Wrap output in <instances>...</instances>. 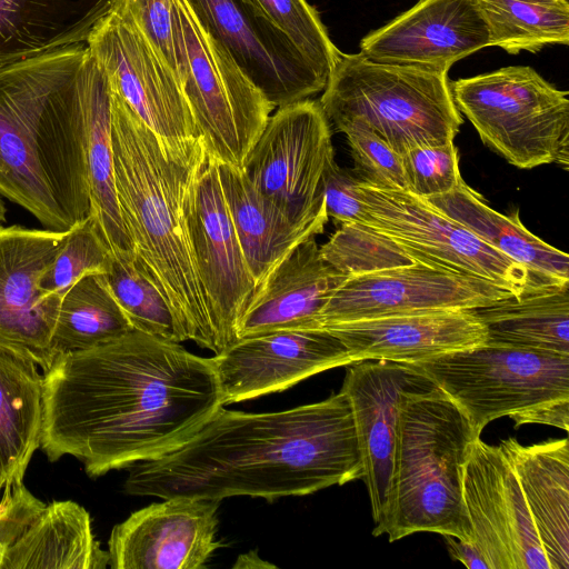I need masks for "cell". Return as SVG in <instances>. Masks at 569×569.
<instances>
[{
	"instance_id": "cell-17",
	"label": "cell",
	"mask_w": 569,
	"mask_h": 569,
	"mask_svg": "<svg viewBox=\"0 0 569 569\" xmlns=\"http://www.w3.org/2000/svg\"><path fill=\"white\" fill-rule=\"evenodd\" d=\"M66 234L0 226V350L43 372L57 359L51 340L61 298L44 297L39 281Z\"/></svg>"
},
{
	"instance_id": "cell-29",
	"label": "cell",
	"mask_w": 569,
	"mask_h": 569,
	"mask_svg": "<svg viewBox=\"0 0 569 569\" xmlns=\"http://www.w3.org/2000/svg\"><path fill=\"white\" fill-rule=\"evenodd\" d=\"M222 191L256 288L295 246L320 234L286 217L241 169L218 163Z\"/></svg>"
},
{
	"instance_id": "cell-22",
	"label": "cell",
	"mask_w": 569,
	"mask_h": 569,
	"mask_svg": "<svg viewBox=\"0 0 569 569\" xmlns=\"http://www.w3.org/2000/svg\"><path fill=\"white\" fill-rule=\"evenodd\" d=\"M491 47L475 0H419L360 41L367 59L448 72L460 59Z\"/></svg>"
},
{
	"instance_id": "cell-33",
	"label": "cell",
	"mask_w": 569,
	"mask_h": 569,
	"mask_svg": "<svg viewBox=\"0 0 569 569\" xmlns=\"http://www.w3.org/2000/svg\"><path fill=\"white\" fill-rule=\"evenodd\" d=\"M491 46L511 54L569 43L568 0H475Z\"/></svg>"
},
{
	"instance_id": "cell-21",
	"label": "cell",
	"mask_w": 569,
	"mask_h": 569,
	"mask_svg": "<svg viewBox=\"0 0 569 569\" xmlns=\"http://www.w3.org/2000/svg\"><path fill=\"white\" fill-rule=\"evenodd\" d=\"M347 370L342 390L351 402L372 518H383L391 485L402 396L436 387L417 366L385 360L358 361Z\"/></svg>"
},
{
	"instance_id": "cell-38",
	"label": "cell",
	"mask_w": 569,
	"mask_h": 569,
	"mask_svg": "<svg viewBox=\"0 0 569 569\" xmlns=\"http://www.w3.org/2000/svg\"><path fill=\"white\" fill-rule=\"evenodd\" d=\"M345 133L355 163L353 172L363 182L407 190L401 156L371 129L358 122L335 128Z\"/></svg>"
},
{
	"instance_id": "cell-34",
	"label": "cell",
	"mask_w": 569,
	"mask_h": 569,
	"mask_svg": "<svg viewBox=\"0 0 569 569\" xmlns=\"http://www.w3.org/2000/svg\"><path fill=\"white\" fill-rule=\"evenodd\" d=\"M109 287L134 330L182 342L172 310L136 251L112 254Z\"/></svg>"
},
{
	"instance_id": "cell-23",
	"label": "cell",
	"mask_w": 569,
	"mask_h": 569,
	"mask_svg": "<svg viewBox=\"0 0 569 569\" xmlns=\"http://www.w3.org/2000/svg\"><path fill=\"white\" fill-rule=\"evenodd\" d=\"M348 348L353 362L385 360L415 365L486 343L473 310L449 309L393 315L323 327Z\"/></svg>"
},
{
	"instance_id": "cell-31",
	"label": "cell",
	"mask_w": 569,
	"mask_h": 569,
	"mask_svg": "<svg viewBox=\"0 0 569 569\" xmlns=\"http://www.w3.org/2000/svg\"><path fill=\"white\" fill-rule=\"evenodd\" d=\"M43 375L30 360L0 350V492L21 483L41 445Z\"/></svg>"
},
{
	"instance_id": "cell-8",
	"label": "cell",
	"mask_w": 569,
	"mask_h": 569,
	"mask_svg": "<svg viewBox=\"0 0 569 569\" xmlns=\"http://www.w3.org/2000/svg\"><path fill=\"white\" fill-rule=\"evenodd\" d=\"M177 73L207 153L241 169L274 107L199 22L187 0H174Z\"/></svg>"
},
{
	"instance_id": "cell-7",
	"label": "cell",
	"mask_w": 569,
	"mask_h": 569,
	"mask_svg": "<svg viewBox=\"0 0 569 569\" xmlns=\"http://www.w3.org/2000/svg\"><path fill=\"white\" fill-rule=\"evenodd\" d=\"M415 366L465 411L479 436L505 416L516 428L569 429V356L486 342Z\"/></svg>"
},
{
	"instance_id": "cell-37",
	"label": "cell",
	"mask_w": 569,
	"mask_h": 569,
	"mask_svg": "<svg viewBox=\"0 0 569 569\" xmlns=\"http://www.w3.org/2000/svg\"><path fill=\"white\" fill-rule=\"evenodd\" d=\"M328 81L342 52L333 44L318 11L308 0H253Z\"/></svg>"
},
{
	"instance_id": "cell-27",
	"label": "cell",
	"mask_w": 569,
	"mask_h": 569,
	"mask_svg": "<svg viewBox=\"0 0 569 569\" xmlns=\"http://www.w3.org/2000/svg\"><path fill=\"white\" fill-rule=\"evenodd\" d=\"M112 0H0V69L86 42Z\"/></svg>"
},
{
	"instance_id": "cell-30",
	"label": "cell",
	"mask_w": 569,
	"mask_h": 569,
	"mask_svg": "<svg viewBox=\"0 0 569 569\" xmlns=\"http://www.w3.org/2000/svg\"><path fill=\"white\" fill-rule=\"evenodd\" d=\"M473 312L487 343L569 356V283L535 287Z\"/></svg>"
},
{
	"instance_id": "cell-16",
	"label": "cell",
	"mask_w": 569,
	"mask_h": 569,
	"mask_svg": "<svg viewBox=\"0 0 569 569\" xmlns=\"http://www.w3.org/2000/svg\"><path fill=\"white\" fill-rule=\"evenodd\" d=\"M204 30L280 108L323 91V79L253 0H187Z\"/></svg>"
},
{
	"instance_id": "cell-42",
	"label": "cell",
	"mask_w": 569,
	"mask_h": 569,
	"mask_svg": "<svg viewBox=\"0 0 569 569\" xmlns=\"http://www.w3.org/2000/svg\"><path fill=\"white\" fill-rule=\"evenodd\" d=\"M448 542L451 556L469 569H488L480 553L469 543L452 536H443Z\"/></svg>"
},
{
	"instance_id": "cell-10",
	"label": "cell",
	"mask_w": 569,
	"mask_h": 569,
	"mask_svg": "<svg viewBox=\"0 0 569 569\" xmlns=\"http://www.w3.org/2000/svg\"><path fill=\"white\" fill-rule=\"evenodd\" d=\"M86 43L163 151L178 163L192 166L204 150L203 142L177 73L146 36L132 22L109 12Z\"/></svg>"
},
{
	"instance_id": "cell-25",
	"label": "cell",
	"mask_w": 569,
	"mask_h": 569,
	"mask_svg": "<svg viewBox=\"0 0 569 569\" xmlns=\"http://www.w3.org/2000/svg\"><path fill=\"white\" fill-rule=\"evenodd\" d=\"M499 447L516 473L550 569H568V439L523 446L508 438Z\"/></svg>"
},
{
	"instance_id": "cell-2",
	"label": "cell",
	"mask_w": 569,
	"mask_h": 569,
	"mask_svg": "<svg viewBox=\"0 0 569 569\" xmlns=\"http://www.w3.org/2000/svg\"><path fill=\"white\" fill-rule=\"evenodd\" d=\"M362 478L358 436L347 393L276 412L221 406L188 440L131 466L132 496L221 501L234 496H305Z\"/></svg>"
},
{
	"instance_id": "cell-9",
	"label": "cell",
	"mask_w": 569,
	"mask_h": 569,
	"mask_svg": "<svg viewBox=\"0 0 569 569\" xmlns=\"http://www.w3.org/2000/svg\"><path fill=\"white\" fill-rule=\"evenodd\" d=\"M455 103L481 141L519 169L569 164L568 91L511 66L456 80Z\"/></svg>"
},
{
	"instance_id": "cell-40",
	"label": "cell",
	"mask_w": 569,
	"mask_h": 569,
	"mask_svg": "<svg viewBox=\"0 0 569 569\" xmlns=\"http://www.w3.org/2000/svg\"><path fill=\"white\" fill-rule=\"evenodd\" d=\"M173 1L112 0L110 12L132 22L177 73L172 37Z\"/></svg>"
},
{
	"instance_id": "cell-6",
	"label": "cell",
	"mask_w": 569,
	"mask_h": 569,
	"mask_svg": "<svg viewBox=\"0 0 569 569\" xmlns=\"http://www.w3.org/2000/svg\"><path fill=\"white\" fill-rule=\"evenodd\" d=\"M335 128L365 124L399 156L453 141L463 122L448 72L341 53L319 101Z\"/></svg>"
},
{
	"instance_id": "cell-26",
	"label": "cell",
	"mask_w": 569,
	"mask_h": 569,
	"mask_svg": "<svg viewBox=\"0 0 569 569\" xmlns=\"http://www.w3.org/2000/svg\"><path fill=\"white\" fill-rule=\"evenodd\" d=\"M425 200L525 266L538 284L569 283V256L530 232L520 221L518 209L508 216L496 211L463 179L451 191Z\"/></svg>"
},
{
	"instance_id": "cell-11",
	"label": "cell",
	"mask_w": 569,
	"mask_h": 569,
	"mask_svg": "<svg viewBox=\"0 0 569 569\" xmlns=\"http://www.w3.org/2000/svg\"><path fill=\"white\" fill-rule=\"evenodd\" d=\"M333 158L330 123L319 102L305 99L269 117L242 171L293 223L322 233L323 174Z\"/></svg>"
},
{
	"instance_id": "cell-1",
	"label": "cell",
	"mask_w": 569,
	"mask_h": 569,
	"mask_svg": "<svg viewBox=\"0 0 569 569\" xmlns=\"http://www.w3.org/2000/svg\"><path fill=\"white\" fill-rule=\"evenodd\" d=\"M221 406L211 358L133 329L43 373L40 447L98 477L176 449Z\"/></svg>"
},
{
	"instance_id": "cell-41",
	"label": "cell",
	"mask_w": 569,
	"mask_h": 569,
	"mask_svg": "<svg viewBox=\"0 0 569 569\" xmlns=\"http://www.w3.org/2000/svg\"><path fill=\"white\" fill-rule=\"evenodd\" d=\"M359 178L353 170L341 168L335 158L323 174L326 211L335 222L366 224L368 214L356 192Z\"/></svg>"
},
{
	"instance_id": "cell-18",
	"label": "cell",
	"mask_w": 569,
	"mask_h": 569,
	"mask_svg": "<svg viewBox=\"0 0 569 569\" xmlns=\"http://www.w3.org/2000/svg\"><path fill=\"white\" fill-rule=\"evenodd\" d=\"M89 512L71 500L44 505L23 483L0 497V569H104Z\"/></svg>"
},
{
	"instance_id": "cell-28",
	"label": "cell",
	"mask_w": 569,
	"mask_h": 569,
	"mask_svg": "<svg viewBox=\"0 0 569 569\" xmlns=\"http://www.w3.org/2000/svg\"><path fill=\"white\" fill-rule=\"evenodd\" d=\"M83 97L90 216L112 254L134 251L114 187L111 84L90 49L83 70Z\"/></svg>"
},
{
	"instance_id": "cell-14",
	"label": "cell",
	"mask_w": 569,
	"mask_h": 569,
	"mask_svg": "<svg viewBox=\"0 0 569 569\" xmlns=\"http://www.w3.org/2000/svg\"><path fill=\"white\" fill-rule=\"evenodd\" d=\"M469 543L488 569H550L516 473L499 446L477 438L463 467Z\"/></svg>"
},
{
	"instance_id": "cell-12",
	"label": "cell",
	"mask_w": 569,
	"mask_h": 569,
	"mask_svg": "<svg viewBox=\"0 0 569 569\" xmlns=\"http://www.w3.org/2000/svg\"><path fill=\"white\" fill-rule=\"evenodd\" d=\"M356 192L368 214L363 226L419 260L488 280L515 296L540 286L525 266L408 190L376 187L359 179Z\"/></svg>"
},
{
	"instance_id": "cell-36",
	"label": "cell",
	"mask_w": 569,
	"mask_h": 569,
	"mask_svg": "<svg viewBox=\"0 0 569 569\" xmlns=\"http://www.w3.org/2000/svg\"><path fill=\"white\" fill-rule=\"evenodd\" d=\"M322 258L347 276L423 262L391 239L359 223H345L320 247Z\"/></svg>"
},
{
	"instance_id": "cell-39",
	"label": "cell",
	"mask_w": 569,
	"mask_h": 569,
	"mask_svg": "<svg viewBox=\"0 0 569 569\" xmlns=\"http://www.w3.org/2000/svg\"><path fill=\"white\" fill-rule=\"evenodd\" d=\"M401 161L407 190L423 199L451 191L462 179L453 141L412 148Z\"/></svg>"
},
{
	"instance_id": "cell-3",
	"label": "cell",
	"mask_w": 569,
	"mask_h": 569,
	"mask_svg": "<svg viewBox=\"0 0 569 569\" xmlns=\"http://www.w3.org/2000/svg\"><path fill=\"white\" fill-rule=\"evenodd\" d=\"M86 42L0 69V194L49 230L90 216L86 161Z\"/></svg>"
},
{
	"instance_id": "cell-13",
	"label": "cell",
	"mask_w": 569,
	"mask_h": 569,
	"mask_svg": "<svg viewBox=\"0 0 569 569\" xmlns=\"http://www.w3.org/2000/svg\"><path fill=\"white\" fill-rule=\"evenodd\" d=\"M184 213L219 353L237 340V325L256 282L228 210L218 162L206 149L189 172Z\"/></svg>"
},
{
	"instance_id": "cell-35",
	"label": "cell",
	"mask_w": 569,
	"mask_h": 569,
	"mask_svg": "<svg viewBox=\"0 0 569 569\" xmlns=\"http://www.w3.org/2000/svg\"><path fill=\"white\" fill-rule=\"evenodd\" d=\"M112 253L91 216L74 224L43 271L39 287L44 297H59L90 273H107Z\"/></svg>"
},
{
	"instance_id": "cell-5",
	"label": "cell",
	"mask_w": 569,
	"mask_h": 569,
	"mask_svg": "<svg viewBox=\"0 0 569 569\" xmlns=\"http://www.w3.org/2000/svg\"><path fill=\"white\" fill-rule=\"evenodd\" d=\"M479 437L465 411L437 386L406 392L388 506L372 535H387L393 542L416 532H435L469 542L462 476Z\"/></svg>"
},
{
	"instance_id": "cell-15",
	"label": "cell",
	"mask_w": 569,
	"mask_h": 569,
	"mask_svg": "<svg viewBox=\"0 0 569 569\" xmlns=\"http://www.w3.org/2000/svg\"><path fill=\"white\" fill-rule=\"evenodd\" d=\"M511 296L488 280L416 262L348 276L323 308L320 325L432 310H473Z\"/></svg>"
},
{
	"instance_id": "cell-43",
	"label": "cell",
	"mask_w": 569,
	"mask_h": 569,
	"mask_svg": "<svg viewBox=\"0 0 569 569\" xmlns=\"http://www.w3.org/2000/svg\"><path fill=\"white\" fill-rule=\"evenodd\" d=\"M232 568H244V569H254V568H276L270 562L262 560L257 551H249L247 553H242L238 557Z\"/></svg>"
},
{
	"instance_id": "cell-4",
	"label": "cell",
	"mask_w": 569,
	"mask_h": 569,
	"mask_svg": "<svg viewBox=\"0 0 569 569\" xmlns=\"http://www.w3.org/2000/svg\"><path fill=\"white\" fill-rule=\"evenodd\" d=\"M111 90L114 187L134 251L166 297L182 340L217 353L184 213L192 166L170 158L112 84Z\"/></svg>"
},
{
	"instance_id": "cell-20",
	"label": "cell",
	"mask_w": 569,
	"mask_h": 569,
	"mask_svg": "<svg viewBox=\"0 0 569 569\" xmlns=\"http://www.w3.org/2000/svg\"><path fill=\"white\" fill-rule=\"evenodd\" d=\"M220 501L177 496L153 502L116 525L108 541L113 569H201L217 540Z\"/></svg>"
},
{
	"instance_id": "cell-19",
	"label": "cell",
	"mask_w": 569,
	"mask_h": 569,
	"mask_svg": "<svg viewBox=\"0 0 569 569\" xmlns=\"http://www.w3.org/2000/svg\"><path fill=\"white\" fill-rule=\"evenodd\" d=\"M211 359L222 406L283 391L313 375L353 363L345 343L323 328L240 338Z\"/></svg>"
},
{
	"instance_id": "cell-32",
	"label": "cell",
	"mask_w": 569,
	"mask_h": 569,
	"mask_svg": "<svg viewBox=\"0 0 569 569\" xmlns=\"http://www.w3.org/2000/svg\"><path fill=\"white\" fill-rule=\"evenodd\" d=\"M131 330L106 274L90 273L62 296L51 346L58 358L108 342Z\"/></svg>"
},
{
	"instance_id": "cell-24",
	"label": "cell",
	"mask_w": 569,
	"mask_h": 569,
	"mask_svg": "<svg viewBox=\"0 0 569 569\" xmlns=\"http://www.w3.org/2000/svg\"><path fill=\"white\" fill-rule=\"evenodd\" d=\"M347 278L322 258L316 237L305 239L257 286L238 321L237 339L281 330L321 329V312Z\"/></svg>"
}]
</instances>
